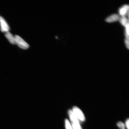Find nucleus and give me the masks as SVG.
I'll return each mask as SVG.
<instances>
[{"mask_svg": "<svg viewBox=\"0 0 129 129\" xmlns=\"http://www.w3.org/2000/svg\"><path fill=\"white\" fill-rule=\"evenodd\" d=\"M117 125L120 129H125L124 124L122 122H118Z\"/></svg>", "mask_w": 129, "mask_h": 129, "instance_id": "nucleus-10", "label": "nucleus"}, {"mask_svg": "<svg viewBox=\"0 0 129 129\" xmlns=\"http://www.w3.org/2000/svg\"><path fill=\"white\" fill-rule=\"evenodd\" d=\"M125 43L126 48L129 49V40L125 39Z\"/></svg>", "mask_w": 129, "mask_h": 129, "instance_id": "nucleus-12", "label": "nucleus"}, {"mask_svg": "<svg viewBox=\"0 0 129 129\" xmlns=\"http://www.w3.org/2000/svg\"><path fill=\"white\" fill-rule=\"evenodd\" d=\"M65 123L66 128L67 129H72L71 126L68 120H66Z\"/></svg>", "mask_w": 129, "mask_h": 129, "instance_id": "nucleus-11", "label": "nucleus"}, {"mask_svg": "<svg viewBox=\"0 0 129 129\" xmlns=\"http://www.w3.org/2000/svg\"><path fill=\"white\" fill-rule=\"evenodd\" d=\"M125 27V39L129 40V24L126 26Z\"/></svg>", "mask_w": 129, "mask_h": 129, "instance_id": "nucleus-9", "label": "nucleus"}, {"mask_svg": "<svg viewBox=\"0 0 129 129\" xmlns=\"http://www.w3.org/2000/svg\"><path fill=\"white\" fill-rule=\"evenodd\" d=\"M120 16L119 14H112L106 18V22L111 23V22H115L118 21Z\"/></svg>", "mask_w": 129, "mask_h": 129, "instance_id": "nucleus-5", "label": "nucleus"}, {"mask_svg": "<svg viewBox=\"0 0 129 129\" xmlns=\"http://www.w3.org/2000/svg\"><path fill=\"white\" fill-rule=\"evenodd\" d=\"M121 25L124 27H125L129 24L128 18L126 17H120L119 20Z\"/></svg>", "mask_w": 129, "mask_h": 129, "instance_id": "nucleus-7", "label": "nucleus"}, {"mask_svg": "<svg viewBox=\"0 0 129 129\" xmlns=\"http://www.w3.org/2000/svg\"><path fill=\"white\" fill-rule=\"evenodd\" d=\"M73 128V129H82L79 122L78 119L71 121Z\"/></svg>", "mask_w": 129, "mask_h": 129, "instance_id": "nucleus-8", "label": "nucleus"}, {"mask_svg": "<svg viewBox=\"0 0 129 129\" xmlns=\"http://www.w3.org/2000/svg\"><path fill=\"white\" fill-rule=\"evenodd\" d=\"M129 6L128 5H124L121 7L118 10L119 15L120 17H126L128 15Z\"/></svg>", "mask_w": 129, "mask_h": 129, "instance_id": "nucleus-3", "label": "nucleus"}, {"mask_svg": "<svg viewBox=\"0 0 129 129\" xmlns=\"http://www.w3.org/2000/svg\"><path fill=\"white\" fill-rule=\"evenodd\" d=\"M129 119H127V120L126 121V122H125L126 125V126L127 127V129H129Z\"/></svg>", "mask_w": 129, "mask_h": 129, "instance_id": "nucleus-13", "label": "nucleus"}, {"mask_svg": "<svg viewBox=\"0 0 129 129\" xmlns=\"http://www.w3.org/2000/svg\"><path fill=\"white\" fill-rule=\"evenodd\" d=\"M5 36L11 44H16L15 37L13 36L12 34L10 32H6Z\"/></svg>", "mask_w": 129, "mask_h": 129, "instance_id": "nucleus-6", "label": "nucleus"}, {"mask_svg": "<svg viewBox=\"0 0 129 129\" xmlns=\"http://www.w3.org/2000/svg\"><path fill=\"white\" fill-rule=\"evenodd\" d=\"M73 112L78 120L83 121L85 120L84 114L82 111L77 107H74L73 108Z\"/></svg>", "mask_w": 129, "mask_h": 129, "instance_id": "nucleus-2", "label": "nucleus"}, {"mask_svg": "<svg viewBox=\"0 0 129 129\" xmlns=\"http://www.w3.org/2000/svg\"><path fill=\"white\" fill-rule=\"evenodd\" d=\"M0 25L2 31L6 32H9L10 29L9 25L5 19L1 16H0Z\"/></svg>", "mask_w": 129, "mask_h": 129, "instance_id": "nucleus-4", "label": "nucleus"}, {"mask_svg": "<svg viewBox=\"0 0 129 129\" xmlns=\"http://www.w3.org/2000/svg\"><path fill=\"white\" fill-rule=\"evenodd\" d=\"M16 44L22 49H26L29 47V45L20 36L16 35L15 36Z\"/></svg>", "mask_w": 129, "mask_h": 129, "instance_id": "nucleus-1", "label": "nucleus"}]
</instances>
